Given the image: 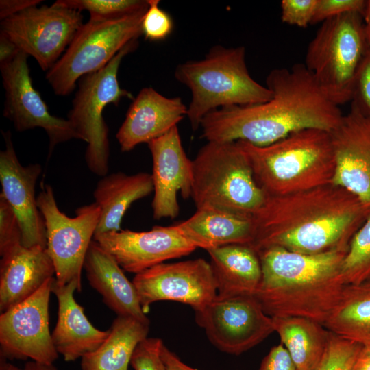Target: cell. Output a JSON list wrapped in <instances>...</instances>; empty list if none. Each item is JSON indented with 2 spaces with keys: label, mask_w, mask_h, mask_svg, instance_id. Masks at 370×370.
I'll return each instance as SVG.
<instances>
[{
  "label": "cell",
  "mask_w": 370,
  "mask_h": 370,
  "mask_svg": "<svg viewBox=\"0 0 370 370\" xmlns=\"http://www.w3.org/2000/svg\"><path fill=\"white\" fill-rule=\"evenodd\" d=\"M153 192L151 173L107 174L98 181L93 192L95 203L101 211L95 235L121 230L123 217L136 201Z\"/></svg>",
  "instance_id": "obj_25"
},
{
  "label": "cell",
  "mask_w": 370,
  "mask_h": 370,
  "mask_svg": "<svg viewBox=\"0 0 370 370\" xmlns=\"http://www.w3.org/2000/svg\"><path fill=\"white\" fill-rule=\"evenodd\" d=\"M370 206L330 183L291 194L267 195L251 217L255 251L278 247L304 254L347 251Z\"/></svg>",
  "instance_id": "obj_2"
},
{
  "label": "cell",
  "mask_w": 370,
  "mask_h": 370,
  "mask_svg": "<svg viewBox=\"0 0 370 370\" xmlns=\"http://www.w3.org/2000/svg\"><path fill=\"white\" fill-rule=\"evenodd\" d=\"M175 77L191 90L186 115L193 130L213 110L259 104L272 97V92L266 86L251 77L243 46H214L204 59L180 64Z\"/></svg>",
  "instance_id": "obj_5"
},
{
  "label": "cell",
  "mask_w": 370,
  "mask_h": 370,
  "mask_svg": "<svg viewBox=\"0 0 370 370\" xmlns=\"http://www.w3.org/2000/svg\"><path fill=\"white\" fill-rule=\"evenodd\" d=\"M83 25L82 12L55 4L30 7L1 21L0 34L48 71Z\"/></svg>",
  "instance_id": "obj_11"
},
{
  "label": "cell",
  "mask_w": 370,
  "mask_h": 370,
  "mask_svg": "<svg viewBox=\"0 0 370 370\" xmlns=\"http://www.w3.org/2000/svg\"><path fill=\"white\" fill-rule=\"evenodd\" d=\"M341 275L345 285L370 281V215L351 240Z\"/></svg>",
  "instance_id": "obj_30"
},
{
  "label": "cell",
  "mask_w": 370,
  "mask_h": 370,
  "mask_svg": "<svg viewBox=\"0 0 370 370\" xmlns=\"http://www.w3.org/2000/svg\"><path fill=\"white\" fill-rule=\"evenodd\" d=\"M20 51L12 41L0 34V64L12 60Z\"/></svg>",
  "instance_id": "obj_43"
},
{
  "label": "cell",
  "mask_w": 370,
  "mask_h": 370,
  "mask_svg": "<svg viewBox=\"0 0 370 370\" xmlns=\"http://www.w3.org/2000/svg\"><path fill=\"white\" fill-rule=\"evenodd\" d=\"M365 23L370 22V0L367 1L366 8L363 15Z\"/></svg>",
  "instance_id": "obj_45"
},
{
  "label": "cell",
  "mask_w": 370,
  "mask_h": 370,
  "mask_svg": "<svg viewBox=\"0 0 370 370\" xmlns=\"http://www.w3.org/2000/svg\"><path fill=\"white\" fill-rule=\"evenodd\" d=\"M351 106L370 116V45L358 71L353 89Z\"/></svg>",
  "instance_id": "obj_36"
},
{
  "label": "cell",
  "mask_w": 370,
  "mask_h": 370,
  "mask_svg": "<svg viewBox=\"0 0 370 370\" xmlns=\"http://www.w3.org/2000/svg\"><path fill=\"white\" fill-rule=\"evenodd\" d=\"M236 142L267 195L291 194L332 182L335 158L330 132L305 129L265 146Z\"/></svg>",
  "instance_id": "obj_4"
},
{
  "label": "cell",
  "mask_w": 370,
  "mask_h": 370,
  "mask_svg": "<svg viewBox=\"0 0 370 370\" xmlns=\"http://www.w3.org/2000/svg\"><path fill=\"white\" fill-rule=\"evenodd\" d=\"M138 45V40L130 42L103 69L82 77L68 113L67 119L88 144L86 164L98 176L107 175L109 169L108 127L103 112L110 103L118 106L122 98L134 99L130 92L120 87L117 75L123 58Z\"/></svg>",
  "instance_id": "obj_9"
},
{
  "label": "cell",
  "mask_w": 370,
  "mask_h": 370,
  "mask_svg": "<svg viewBox=\"0 0 370 370\" xmlns=\"http://www.w3.org/2000/svg\"><path fill=\"white\" fill-rule=\"evenodd\" d=\"M1 257V313L32 296L56 275L53 260L41 246L20 245Z\"/></svg>",
  "instance_id": "obj_22"
},
{
  "label": "cell",
  "mask_w": 370,
  "mask_h": 370,
  "mask_svg": "<svg viewBox=\"0 0 370 370\" xmlns=\"http://www.w3.org/2000/svg\"><path fill=\"white\" fill-rule=\"evenodd\" d=\"M5 149L0 152L1 194L16 213L22 231V245L47 247L46 227L37 205L36 184L42 172L38 163L23 166L16 154L10 132L2 133Z\"/></svg>",
  "instance_id": "obj_18"
},
{
  "label": "cell",
  "mask_w": 370,
  "mask_h": 370,
  "mask_svg": "<svg viewBox=\"0 0 370 370\" xmlns=\"http://www.w3.org/2000/svg\"><path fill=\"white\" fill-rule=\"evenodd\" d=\"M173 226L195 247L206 251L232 244L250 245L254 240L251 217L214 208H197L190 217Z\"/></svg>",
  "instance_id": "obj_24"
},
{
  "label": "cell",
  "mask_w": 370,
  "mask_h": 370,
  "mask_svg": "<svg viewBox=\"0 0 370 370\" xmlns=\"http://www.w3.org/2000/svg\"><path fill=\"white\" fill-rule=\"evenodd\" d=\"M82 286L75 281L59 285L55 281L52 293L58 304V319L51 333L55 348L66 362L75 361L97 349L108 338L110 330H100L92 325L84 308L74 297Z\"/></svg>",
  "instance_id": "obj_21"
},
{
  "label": "cell",
  "mask_w": 370,
  "mask_h": 370,
  "mask_svg": "<svg viewBox=\"0 0 370 370\" xmlns=\"http://www.w3.org/2000/svg\"><path fill=\"white\" fill-rule=\"evenodd\" d=\"M93 239L123 270L135 275L166 260L188 255L197 249L173 225H157L145 232L121 230L95 235Z\"/></svg>",
  "instance_id": "obj_16"
},
{
  "label": "cell",
  "mask_w": 370,
  "mask_h": 370,
  "mask_svg": "<svg viewBox=\"0 0 370 370\" xmlns=\"http://www.w3.org/2000/svg\"><path fill=\"white\" fill-rule=\"evenodd\" d=\"M347 251L304 254L271 247L256 251L262 278L254 296L271 317H301L323 325L345 286Z\"/></svg>",
  "instance_id": "obj_3"
},
{
  "label": "cell",
  "mask_w": 370,
  "mask_h": 370,
  "mask_svg": "<svg viewBox=\"0 0 370 370\" xmlns=\"http://www.w3.org/2000/svg\"><path fill=\"white\" fill-rule=\"evenodd\" d=\"M149 323L117 316L104 343L81 358L82 370H128L136 345L147 337Z\"/></svg>",
  "instance_id": "obj_27"
},
{
  "label": "cell",
  "mask_w": 370,
  "mask_h": 370,
  "mask_svg": "<svg viewBox=\"0 0 370 370\" xmlns=\"http://www.w3.org/2000/svg\"><path fill=\"white\" fill-rule=\"evenodd\" d=\"M318 0H282L281 18L284 23L306 27L312 23Z\"/></svg>",
  "instance_id": "obj_37"
},
{
  "label": "cell",
  "mask_w": 370,
  "mask_h": 370,
  "mask_svg": "<svg viewBox=\"0 0 370 370\" xmlns=\"http://www.w3.org/2000/svg\"><path fill=\"white\" fill-rule=\"evenodd\" d=\"M274 332L299 370H313L325 350L330 332L312 319L301 317H271Z\"/></svg>",
  "instance_id": "obj_28"
},
{
  "label": "cell",
  "mask_w": 370,
  "mask_h": 370,
  "mask_svg": "<svg viewBox=\"0 0 370 370\" xmlns=\"http://www.w3.org/2000/svg\"><path fill=\"white\" fill-rule=\"evenodd\" d=\"M192 166L190 197L196 208H214L251 217L265 201L267 195L237 142L207 141Z\"/></svg>",
  "instance_id": "obj_6"
},
{
  "label": "cell",
  "mask_w": 370,
  "mask_h": 370,
  "mask_svg": "<svg viewBox=\"0 0 370 370\" xmlns=\"http://www.w3.org/2000/svg\"><path fill=\"white\" fill-rule=\"evenodd\" d=\"M164 343L159 338H145L136 347L130 365L134 370H166L162 358Z\"/></svg>",
  "instance_id": "obj_35"
},
{
  "label": "cell",
  "mask_w": 370,
  "mask_h": 370,
  "mask_svg": "<svg viewBox=\"0 0 370 370\" xmlns=\"http://www.w3.org/2000/svg\"><path fill=\"white\" fill-rule=\"evenodd\" d=\"M28 55L20 51L12 60L0 64L5 100L3 115L16 131L40 127L49 140V156L54 147L73 138L81 140L71 123L50 114L40 93L34 88L27 65Z\"/></svg>",
  "instance_id": "obj_14"
},
{
  "label": "cell",
  "mask_w": 370,
  "mask_h": 370,
  "mask_svg": "<svg viewBox=\"0 0 370 370\" xmlns=\"http://www.w3.org/2000/svg\"><path fill=\"white\" fill-rule=\"evenodd\" d=\"M55 278L32 296L1 313L0 355L7 360L53 364L59 354L49 331V303Z\"/></svg>",
  "instance_id": "obj_13"
},
{
  "label": "cell",
  "mask_w": 370,
  "mask_h": 370,
  "mask_svg": "<svg viewBox=\"0 0 370 370\" xmlns=\"http://www.w3.org/2000/svg\"><path fill=\"white\" fill-rule=\"evenodd\" d=\"M147 8L113 18H89L83 24L47 72L46 79L53 92L59 96L70 94L82 77L103 69L124 47L138 40Z\"/></svg>",
  "instance_id": "obj_8"
},
{
  "label": "cell",
  "mask_w": 370,
  "mask_h": 370,
  "mask_svg": "<svg viewBox=\"0 0 370 370\" xmlns=\"http://www.w3.org/2000/svg\"><path fill=\"white\" fill-rule=\"evenodd\" d=\"M187 110L180 97H166L151 87L141 89L116 134L121 150L130 151L164 135L177 126Z\"/></svg>",
  "instance_id": "obj_20"
},
{
  "label": "cell",
  "mask_w": 370,
  "mask_h": 370,
  "mask_svg": "<svg viewBox=\"0 0 370 370\" xmlns=\"http://www.w3.org/2000/svg\"><path fill=\"white\" fill-rule=\"evenodd\" d=\"M37 205L45 224L47 249L56 269V283L72 281L81 284L84 258L93 240L101 211L92 204L79 207L69 217L59 209L52 187L45 184L37 196Z\"/></svg>",
  "instance_id": "obj_10"
},
{
  "label": "cell",
  "mask_w": 370,
  "mask_h": 370,
  "mask_svg": "<svg viewBox=\"0 0 370 370\" xmlns=\"http://www.w3.org/2000/svg\"><path fill=\"white\" fill-rule=\"evenodd\" d=\"M42 1L40 0H1V21L16 14L30 7L36 6Z\"/></svg>",
  "instance_id": "obj_40"
},
{
  "label": "cell",
  "mask_w": 370,
  "mask_h": 370,
  "mask_svg": "<svg viewBox=\"0 0 370 370\" xmlns=\"http://www.w3.org/2000/svg\"><path fill=\"white\" fill-rule=\"evenodd\" d=\"M366 4L364 0H318L311 24L350 12L358 13L363 17Z\"/></svg>",
  "instance_id": "obj_38"
},
{
  "label": "cell",
  "mask_w": 370,
  "mask_h": 370,
  "mask_svg": "<svg viewBox=\"0 0 370 370\" xmlns=\"http://www.w3.org/2000/svg\"><path fill=\"white\" fill-rule=\"evenodd\" d=\"M83 268L90 285L117 316L132 317L150 323L132 282L114 258L94 239L86 252Z\"/></svg>",
  "instance_id": "obj_23"
},
{
  "label": "cell",
  "mask_w": 370,
  "mask_h": 370,
  "mask_svg": "<svg viewBox=\"0 0 370 370\" xmlns=\"http://www.w3.org/2000/svg\"><path fill=\"white\" fill-rule=\"evenodd\" d=\"M266 86L272 92L266 102L221 108L206 114L200 125L202 137L265 146L305 129L331 132L341 120L339 106L322 91L304 63L273 69Z\"/></svg>",
  "instance_id": "obj_1"
},
{
  "label": "cell",
  "mask_w": 370,
  "mask_h": 370,
  "mask_svg": "<svg viewBox=\"0 0 370 370\" xmlns=\"http://www.w3.org/2000/svg\"><path fill=\"white\" fill-rule=\"evenodd\" d=\"M195 321L222 352L238 356L274 332L273 320L254 295L216 297L195 311Z\"/></svg>",
  "instance_id": "obj_12"
},
{
  "label": "cell",
  "mask_w": 370,
  "mask_h": 370,
  "mask_svg": "<svg viewBox=\"0 0 370 370\" xmlns=\"http://www.w3.org/2000/svg\"><path fill=\"white\" fill-rule=\"evenodd\" d=\"M330 134L335 158L332 183L370 206V116L351 106Z\"/></svg>",
  "instance_id": "obj_17"
},
{
  "label": "cell",
  "mask_w": 370,
  "mask_h": 370,
  "mask_svg": "<svg viewBox=\"0 0 370 370\" xmlns=\"http://www.w3.org/2000/svg\"><path fill=\"white\" fill-rule=\"evenodd\" d=\"M365 32L367 40L370 45V22L365 23Z\"/></svg>",
  "instance_id": "obj_46"
},
{
  "label": "cell",
  "mask_w": 370,
  "mask_h": 370,
  "mask_svg": "<svg viewBox=\"0 0 370 370\" xmlns=\"http://www.w3.org/2000/svg\"><path fill=\"white\" fill-rule=\"evenodd\" d=\"M369 43L361 14H343L322 22L304 63L336 105L351 101L355 79Z\"/></svg>",
  "instance_id": "obj_7"
},
{
  "label": "cell",
  "mask_w": 370,
  "mask_h": 370,
  "mask_svg": "<svg viewBox=\"0 0 370 370\" xmlns=\"http://www.w3.org/2000/svg\"><path fill=\"white\" fill-rule=\"evenodd\" d=\"M362 347L330 332L325 350L313 370H352Z\"/></svg>",
  "instance_id": "obj_32"
},
{
  "label": "cell",
  "mask_w": 370,
  "mask_h": 370,
  "mask_svg": "<svg viewBox=\"0 0 370 370\" xmlns=\"http://www.w3.org/2000/svg\"><path fill=\"white\" fill-rule=\"evenodd\" d=\"M132 283L145 314L159 301L186 304L195 312L217 295L210 262L203 258L157 264L136 274Z\"/></svg>",
  "instance_id": "obj_15"
},
{
  "label": "cell",
  "mask_w": 370,
  "mask_h": 370,
  "mask_svg": "<svg viewBox=\"0 0 370 370\" xmlns=\"http://www.w3.org/2000/svg\"><path fill=\"white\" fill-rule=\"evenodd\" d=\"M162 358L166 370H199L183 362L180 358L164 344L162 348Z\"/></svg>",
  "instance_id": "obj_41"
},
{
  "label": "cell",
  "mask_w": 370,
  "mask_h": 370,
  "mask_svg": "<svg viewBox=\"0 0 370 370\" xmlns=\"http://www.w3.org/2000/svg\"><path fill=\"white\" fill-rule=\"evenodd\" d=\"M153 160V216L155 219H174L180 212L177 195L191 196L192 160L182 145L177 126L148 143Z\"/></svg>",
  "instance_id": "obj_19"
},
{
  "label": "cell",
  "mask_w": 370,
  "mask_h": 370,
  "mask_svg": "<svg viewBox=\"0 0 370 370\" xmlns=\"http://www.w3.org/2000/svg\"><path fill=\"white\" fill-rule=\"evenodd\" d=\"M22 245L18 219L5 197L0 194V255Z\"/></svg>",
  "instance_id": "obj_34"
},
{
  "label": "cell",
  "mask_w": 370,
  "mask_h": 370,
  "mask_svg": "<svg viewBox=\"0 0 370 370\" xmlns=\"http://www.w3.org/2000/svg\"><path fill=\"white\" fill-rule=\"evenodd\" d=\"M55 4L73 10H86L90 19H109L148 8L147 0H58Z\"/></svg>",
  "instance_id": "obj_31"
},
{
  "label": "cell",
  "mask_w": 370,
  "mask_h": 370,
  "mask_svg": "<svg viewBox=\"0 0 370 370\" xmlns=\"http://www.w3.org/2000/svg\"><path fill=\"white\" fill-rule=\"evenodd\" d=\"M217 295H254L262 278L258 253L251 246L232 244L207 251Z\"/></svg>",
  "instance_id": "obj_26"
},
{
  "label": "cell",
  "mask_w": 370,
  "mask_h": 370,
  "mask_svg": "<svg viewBox=\"0 0 370 370\" xmlns=\"http://www.w3.org/2000/svg\"><path fill=\"white\" fill-rule=\"evenodd\" d=\"M258 370H299L284 346L273 347L262 359Z\"/></svg>",
  "instance_id": "obj_39"
},
{
  "label": "cell",
  "mask_w": 370,
  "mask_h": 370,
  "mask_svg": "<svg viewBox=\"0 0 370 370\" xmlns=\"http://www.w3.org/2000/svg\"><path fill=\"white\" fill-rule=\"evenodd\" d=\"M352 370H370V345L362 347Z\"/></svg>",
  "instance_id": "obj_44"
},
{
  "label": "cell",
  "mask_w": 370,
  "mask_h": 370,
  "mask_svg": "<svg viewBox=\"0 0 370 370\" xmlns=\"http://www.w3.org/2000/svg\"><path fill=\"white\" fill-rule=\"evenodd\" d=\"M323 325L362 346L370 345V281L345 285Z\"/></svg>",
  "instance_id": "obj_29"
},
{
  "label": "cell",
  "mask_w": 370,
  "mask_h": 370,
  "mask_svg": "<svg viewBox=\"0 0 370 370\" xmlns=\"http://www.w3.org/2000/svg\"><path fill=\"white\" fill-rule=\"evenodd\" d=\"M0 370H58L53 364H47L31 360L25 364L23 367H18L7 359L1 357Z\"/></svg>",
  "instance_id": "obj_42"
},
{
  "label": "cell",
  "mask_w": 370,
  "mask_h": 370,
  "mask_svg": "<svg viewBox=\"0 0 370 370\" xmlns=\"http://www.w3.org/2000/svg\"><path fill=\"white\" fill-rule=\"evenodd\" d=\"M148 8L142 21V32L146 39L159 41L172 32L173 22L170 15L159 7L158 0H147Z\"/></svg>",
  "instance_id": "obj_33"
}]
</instances>
